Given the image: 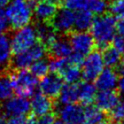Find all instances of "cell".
Wrapping results in <instances>:
<instances>
[{"instance_id":"1","label":"cell","mask_w":124,"mask_h":124,"mask_svg":"<svg viewBox=\"0 0 124 124\" xmlns=\"http://www.w3.org/2000/svg\"><path fill=\"white\" fill-rule=\"evenodd\" d=\"M116 18L112 14H101L93 19L90 27V34L95 45L104 48L109 45L116 36Z\"/></svg>"},{"instance_id":"2","label":"cell","mask_w":124,"mask_h":124,"mask_svg":"<svg viewBox=\"0 0 124 124\" xmlns=\"http://www.w3.org/2000/svg\"><path fill=\"white\" fill-rule=\"evenodd\" d=\"M5 11L9 26L14 29L29 25L33 17V8L26 0H13L8 3Z\"/></svg>"},{"instance_id":"3","label":"cell","mask_w":124,"mask_h":124,"mask_svg":"<svg viewBox=\"0 0 124 124\" xmlns=\"http://www.w3.org/2000/svg\"><path fill=\"white\" fill-rule=\"evenodd\" d=\"M13 89L16 95L21 97H31L39 84L38 78H36L27 69L17 70L16 72L10 74Z\"/></svg>"},{"instance_id":"4","label":"cell","mask_w":124,"mask_h":124,"mask_svg":"<svg viewBox=\"0 0 124 124\" xmlns=\"http://www.w3.org/2000/svg\"><path fill=\"white\" fill-rule=\"evenodd\" d=\"M38 40L37 31L34 27L27 25L25 27L17 28L10 39L12 53L17 54L27 50V48L35 45Z\"/></svg>"},{"instance_id":"5","label":"cell","mask_w":124,"mask_h":124,"mask_svg":"<svg viewBox=\"0 0 124 124\" xmlns=\"http://www.w3.org/2000/svg\"><path fill=\"white\" fill-rule=\"evenodd\" d=\"M46 52V46L41 42H37L27 50L15 54V57L12 59V65L16 70L27 69L33 62L44 58Z\"/></svg>"},{"instance_id":"6","label":"cell","mask_w":124,"mask_h":124,"mask_svg":"<svg viewBox=\"0 0 124 124\" xmlns=\"http://www.w3.org/2000/svg\"><path fill=\"white\" fill-rule=\"evenodd\" d=\"M104 63L101 52L90 51L84 57L81 64V77L85 81H93L103 70Z\"/></svg>"},{"instance_id":"7","label":"cell","mask_w":124,"mask_h":124,"mask_svg":"<svg viewBox=\"0 0 124 124\" xmlns=\"http://www.w3.org/2000/svg\"><path fill=\"white\" fill-rule=\"evenodd\" d=\"M30 110V101L27 98L21 96H11L4 101L2 105V111L5 116L11 117L26 116Z\"/></svg>"},{"instance_id":"8","label":"cell","mask_w":124,"mask_h":124,"mask_svg":"<svg viewBox=\"0 0 124 124\" xmlns=\"http://www.w3.org/2000/svg\"><path fill=\"white\" fill-rule=\"evenodd\" d=\"M72 52L78 53L85 57L94 49L95 42L90 33L87 31H76L70 32V39Z\"/></svg>"},{"instance_id":"9","label":"cell","mask_w":124,"mask_h":124,"mask_svg":"<svg viewBox=\"0 0 124 124\" xmlns=\"http://www.w3.org/2000/svg\"><path fill=\"white\" fill-rule=\"evenodd\" d=\"M75 13L68 8H61L58 9L54 16L52 17L51 27L54 30L60 34L70 33L74 28Z\"/></svg>"},{"instance_id":"10","label":"cell","mask_w":124,"mask_h":124,"mask_svg":"<svg viewBox=\"0 0 124 124\" xmlns=\"http://www.w3.org/2000/svg\"><path fill=\"white\" fill-rule=\"evenodd\" d=\"M58 117L65 124H83L84 108L76 102L64 104L58 109Z\"/></svg>"},{"instance_id":"11","label":"cell","mask_w":124,"mask_h":124,"mask_svg":"<svg viewBox=\"0 0 124 124\" xmlns=\"http://www.w3.org/2000/svg\"><path fill=\"white\" fill-rule=\"evenodd\" d=\"M39 85L40 92L50 99H56L63 86V79L57 73H47L46 76L41 78Z\"/></svg>"},{"instance_id":"12","label":"cell","mask_w":124,"mask_h":124,"mask_svg":"<svg viewBox=\"0 0 124 124\" xmlns=\"http://www.w3.org/2000/svg\"><path fill=\"white\" fill-rule=\"evenodd\" d=\"M120 99V93L116 89H108V90H100L96 94L95 102L96 106L101 108L102 111L108 113L110 109L117 104Z\"/></svg>"},{"instance_id":"13","label":"cell","mask_w":124,"mask_h":124,"mask_svg":"<svg viewBox=\"0 0 124 124\" xmlns=\"http://www.w3.org/2000/svg\"><path fill=\"white\" fill-rule=\"evenodd\" d=\"M119 80V75L114 69L106 68L101 71L95 78V87L99 90H108L116 88Z\"/></svg>"},{"instance_id":"14","label":"cell","mask_w":124,"mask_h":124,"mask_svg":"<svg viewBox=\"0 0 124 124\" xmlns=\"http://www.w3.org/2000/svg\"><path fill=\"white\" fill-rule=\"evenodd\" d=\"M57 10L56 3L50 0H38L33 9V16L39 22H49Z\"/></svg>"},{"instance_id":"15","label":"cell","mask_w":124,"mask_h":124,"mask_svg":"<svg viewBox=\"0 0 124 124\" xmlns=\"http://www.w3.org/2000/svg\"><path fill=\"white\" fill-rule=\"evenodd\" d=\"M30 101V109L35 116H41L43 114L50 112L53 110L54 103L49 97L42 92L33 94Z\"/></svg>"},{"instance_id":"16","label":"cell","mask_w":124,"mask_h":124,"mask_svg":"<svg viewBox=\"0 0 124 124\" xmlns=\"http://www.w3.org/2000/svg\"><path fill=\"white\" fill-rule=\"evenodd\" d=\"M46 47L53 58H68L72 53V48L69 39L64 38L56 37V39L49 43Z\"/></svg>"},{"instance_id":"17","label":"cell","mask_w":124,"mask_h":124,"mask_svg":"<svg viewBox=\"0 0 124 124\" xmlns=\"http://www.w3.org/2000/svg\"><path fill=\"white\" fill-rule=\"evenodd\" d=\"M97 89L90 81H83L78 83V101L81 105H90L95 101Z\"/></svg>"},{"instance_id":"18","label":"cell","mask_w":124,"mask_h":124,"mask_svg":"<svg viewBox=\"0 0 124 124\" xmlns=\"http://www.w3.org/2000/svg\"><path fill=\"white\" fill-rule=\"evenodd\" d=\"M78 83L63 84L58 97L59 103L62 105L73 103L78 101Z\"/></svg>"},{"instance_id":"19","label":"cell","mask_w":124,"mask_h":124,"mask_svg":"<svg viewBox=\"0 0 124 124\" xmlns=\"http://www.w3.org/2000/svg\"><path fill=\"white\" fill-rule=\"evenodd\" d=\"M93 14L86 8L77 10L74 18V27L77 31H87L93 22Z\"/></svg>"},{"instance_id":"20","label":"cell","mask_w":124,"mask_h":124,"mask_svg":"<svg viewBox=\"0 0 124 124\" xmlns=\"http://www.w3.org/2000/svg\"><path fill=\"white\" fill-rule=\"evenodd\" d=\"M35 28L38 35V39H39L40 42L46 46L57 37L56 31L51 27V25L47 24V22H39Z\"/></svg>"},{"instance_id":"21","label":"cell","mask_w":124,"mask_h":124,"mask_svg":"<svg viewBox=\"0 0 124 124\" xmlns=\"http://www.w3.org/2000/svg\"><path fill=\"white\" fill-rule=\"evenodd\" d=\"M12 49L10 39L5 33H0V68L8 66L11 61Z\"/></svg>"},{"instance_id":"22","label":"cell","mask_w":124,"mask_h":124,"mask_svg":"<svg viewBox=\"0 0 124 124\" xmlns=\"http://www.w3.org/2000/svg\"><path fill=\"white\" fill-rule=\"evenodd\" d=\"M101 56H102L104 65H106L108 68H111V69L117 68V66L120 64L121 58H122V55L113 46H105L103 48V52H102Z\"/></svg>"},{"instance_id":"23","label":"cell","mask_w":124,"mask_h":124,"mask_svg":"<svg viewBox=\"0 0 124 124\" xmlns=\"http://www.w3.org/2000/svg\"><path fill=\"white\" fill-rule=\"evenodd\" d=\"M59 76L67 83H78L81 78V69L79 66L73 65L70 62V64L63 70Z\"/></svg>"},{"instance_id":"24","label":"cell","mask_w":124,"mask_h":124,"mask_svg":"<svg viewBox=\"0 0 124 124\" xmlns=\"http://www.w3.org/2000/svg\"><path fill=\"white\" fill-rule=\"evenodd\" d=\"M14 92L10 75H0V101H6Z\"/></svg>"},{"instance_id":"25","label":"cell","mask_w":124,"mask_h":124,"mask_svg":"<svg viewBox=\"0 0 124 124\" xmlns=\"http://www.w3.org/2000/svg\"><path fill=\"white\" fill-rule=\"evenodd\" d=\"M29 68H30V72L36 78L44 77L49 71L48 62L46 61V60H45V59H43V58L38 59L35 62H33Z\"/></svg>"},{"instance_id":"26","label":"cell","mask_w":124,"mask_h":124,"mask_svg":"<svg viewBox=\"0 0 124 124\" xmlns=\"http://www.w3.org/2000/svg\"><path fill=\"white\" fill-rule=\"evenodd\" d=\"M108 7L107 0H87L86 9H88L92 14L101 15L103 14Z\"/></svg>"},{"instance_id":"27","label":"cell","mask_w":124,"mask_h":124,"mask_svg":"<svg viewBox=\"0 0 124 124\" xmlns=\"http://www.w3.org/2000/svg\"><path fill=\"white\" fill-rule=\"evenodd\" d=\"M108 117L109 120H124V98H121L108 111Z\"/></svg>"},{"instance_id":"28","label":"cell","mask_w":124,"mask_h":124,"mask_svg":"<svg viewBox=\"0 0 124 124\" xmlns=\"http://www.w3.org/2000/svg\"><path fill=\"white\" fill-rule=\"evenodd\" d=\"M110 10L114 16L124 18V0H114L110 5Z\"/></svg>"},{"instance_id":"29","label":"cell","mask_w":124,"mask_h":124,"mask_svg":"<svg viewBox=\"0 0 124 124\" xmlns=\"http://www.w3.org/2000/svg\"><path fill=\"white\" fill-rule=\"evenodd\" d=\"M86 3H87V0H64L65 7L73 11L85 8Z\"/></svg>"},{"instance_id":"30","label":"cell","mask_w":124,"mask_h":124,"mask_svg":"<svg viewBox=\"0 0 124 124\" xmlns=\"http://www.w3.org/2000/svg\"><path fill=\"white\" fill-rule=\"evenodd\" d=\"M56 120V114L52 111L43 114L41 116H36V124H53Z\"/></svg>"},{"instance_id":"31","label":"cell","mask_w":124,"mask_h":124,"mask_svg":"<svg viewBox=\"0 0 124 124\" xmlns=\"http://www.w3.org/2000/svg\"><path fill=\"white\" fill-rule=\"evenodd\" d=\"M9 24L6 15V11L3 8H0V33H5L8 29Z\"/></svg>"},{"instance_id":"32","label":"cell","mask_w":124,"mask_h":124,"mask_svg":"<svg viewBox=\"0 0 124 124\" xmlns=\"http://www.w3.org/2000/svg\"><path fill=\"white\" fill-rule=\"evenodd\" d=\"M112 46L120 52V54L124 56V38L121 36H115L112 39Z\"/></svg>"},{"instance_id":"33","label":"cell","mask_w":124,"mask_h":124,"mask_svg":"<svg viewBox=\"0 0 124 124\" xmlns=\"http://www.w3.org/2000/svg\"><path fill=\"white\" fill-rule=\"evenodd\" d=\"M6 124H27V119L25 116L11 117L8 121H6Z\"/></svg>"},{"instance_id":"34","label":"cell","mask_w":124,"mask_h":124,"mask_svg":"<svg viewBox=\"0 0 124 124\" xmlns=\"http://www.w3.org/2000/svg\"><path fill=\"white\" fill-rule=\"evenodd\" d=\"M116 31L119 33V35L124 38V18H120V21L117 22Z\"/></svg>"},{"instance_id":"35","label":"cell","mask_w":124,"mask_h":124,"mask_svg":"<svg viewBox=\"0 0 124 124\" xmlns=\"http://www.w3.org/2000/svg\"><path fill=\"white\" fill-rule=\"evenodd\" d=\"M117 68V73L121 77H124V59H121L120 64L118 65Z\"/></svg>"},{"instance_id":"36","label":"cell","mask_w":124,"mask_h":124,"mask_svg":"<svg viewBox=\"0 0 124 124\" xmlns=\"http://www.w3.org/2000/svg\"><path fill=\"white\" fill-rule=\"evenodd\" d=\"M118 89L119 92L124 94V77H122L120 80H118Z\"/></svg>"},{"instance_id":"37","label":"cell","mask_w":124,"mask_h":124,"mask_svg":"<svg viewBox=\"0 0 124 124\" xmlns=\"http://www.w3.org/2000/svg\"><path fill=\"white\" fill-rule=\"evenodd\" d=\"M107 124H124L123 120H108Z\"/></svg>"},{"instance_id":"38","label":"cell","mask_w":124,"mask_h":124,"mask_svg":"<svg viewBox=\"0 0 124 124\" xmlns=\"http://www.w3.org/2000/svg\"><path fill=\"white\" fill-rule=\"evenodd\" d=\"M9 0H0V8H4L5 6H7Z\"/></svg>"},{"instance_id":"39","label":"cell","mask_w":124,"mask_h":124,"mask_svg":"<svg viewBox=\"0 0 124 124\" xmlns=\"http://www.w3.org/2000/svg\"><path fill=\"white\" fill-rule=\"evenodd\" d=\"M53 124H65V123L63 121H61V120H55Z\"/></svg>"},{"instance_id":"40","label":"cell","mask_w":124,"mask_h":124,"mask_svg":"<svg viewBox=\"0 0 124 124\" xmlns=\"http://www.w3.org/2000/svg\"><path fill=\"white\" fill-rule=\"evenodd\" d=\"M54 3H60V2H64V0H50Z\"/></svg>"},{"instance_id":"41","label":"cell","mask_w":124,"mask_h":124,"mask_svg":"<svg viewBox=\"0 0 124 124\" xmlns=\"http://www.w3.org/2000/svg\"><path fill=\"white\" fill-rule=\"evenodd\" d=\"M0 124H6V120L3 118H0Z\"/></svg>"}]
</instances>
